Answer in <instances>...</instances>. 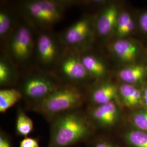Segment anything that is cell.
I'll return each instance as SVG.
<instances>
[{
  "label": "cell",
  "instance_id": "1",
  "mask_svg": "<svg viewBox=\"0 0 147 147\" xmlns=\"http://www.w3.org/2000/svg\"><path fill=\"white\" fill-rule=\"evenodd\" d=\"M93 125L87 116L76 110L64 112L52 119L48 147H68L91 135Z\"/></svg>",
  "mask_w": 147,
  "mask_h": 147
},
{
  "label": "cell",
  "instance_id": "2",
  "mask_svg": "<svg viewBox=\"0 0 147 147\" xmlns=\"http://www.w3.org/2000/svg\"><path fill=\"white\" fill-rule=\"evenodd\" d=\"M86 95L81 86L64 84L40 101L33 104L34 111L53 119L60 114L76 110Z\"/></svg>",
  "mask_w": 147,
  "mask_h": 147
},
{
  "label": "cell",
  "instance_id": "3",
  "mask_svg": "<svg viewBox=\"0 0 147 147\" xmlns=\"http://www.w3.org/2000/svg\"><path fill=\"white\" fill-rule=\"evenodd\" d=\"M75 2L71 1L30 0L20 3V10L30 26L50 28L59 21L64 11Z\"/></svg>",
  "mask_w": 147,
  "mask_h": 147
},
{
  "label": "cell",
  "instance_id": "4",
  "mask_svg": "<svg viewBox=\"0 0 147 147\" xmlns=\"http://www.w3.org/2000/svg\"><path fill=\"white\" fill-rule=\"evenodd\" d=\"M63 84L54 74L45 70H39L27 75L18 89L23 98L34 104Z\"/></svg>",
  "mask_w": 147,
  "mask_h": 147
},
{
  "label": "cell",
  "instance_id": "5",
  "mask_svg": "<svg viewBox=\"0 0 147 147\" xmlns=\"http://www.w3.org/2000/svg\"><path fill=\"white\" fill-rule=\"evenodd\" d=\"M53 72L66 84L82 86L92 80L84 68L80 52L70 47H65Z\"/></svg>",
  "mask_w": 147,
  "mask_h": 147
},
{
  "label": "cell",
  "instance_id": "6",
  "mask_svg": "<svg viewBox=\"0 0 147 147\" xmlns=\"http://www.w3.org/2000/svg\"><path fill=\"white\" fill-rule=\"evenodd\" d=\"M95 19L84 15L64 30L59 36L64 46L80 52L89 49L95 33Z\"/></svg>",
  "mask_w": 147,
  "mask_h": 147
},
{
  "label": "cell",
  "instance_id": "7",
  "mask_svg": "<svg viewBox=\"0 0 147 147\" xmlns=\"http://www.w3.org/2000/svg\"><path fill=\"white\" fill-rule=\"evenodd\" d=\"M29 26L28 24L18 26L7 40L6 52L16 64L27 61L34 50L36 41Z\"/></svg>",
  "mask_w": 147,
  "mask_h": 147
},
{
  "label": "cell",
  "instance_id": "8",
  "mask_svg": "<svg viewBox=\"0 0 147 147\" xmlns=\"http://www.w3.org/2000/svg\"><path fill=\"white\" fill-rule=\"evenodd\" d=\"M65 47L59 37L50 32H41L35 42L37 61L45 70L53 71Z\"/></svg>",
  "mask_w": 147,
  "mask_h": 147
},
{
  "label": "cell",
  "instance_id": "9",
  "mask_svg": "<svg viewBox=\"0 0 147 147\" xmlns=\"http://www.w3.org/2000/svg\"><path fill=\"white\" fill-rule=\"evenodd\" d=\"M87 116L93 126L110 128L115 126L120 121L121 109L118 102L113 101L105 104L92 106Z\"/></svg>",
  "mask_w": 147,
  "mask_h": 147
},
{
  "label": "cell",
  "instance_id": "10",
  "mask_svg": "<svg viewBox=\"0 0 147 147\" xmlns=\"http://www.w3.org/2000/svg\"><path fill=\"white\" fill-rule=\"evenodd\" d=\"M121 11L115 3L105 5L95 19V30L100 37H109L114 34Z\"/></svg>",
  "mask_w": 147,
  "mask_h": 147
},
{
  "label": "cell",
  "instance_id": "11",
  "mask_svg": "<svg viewBox=\"0 0 147 147\" xmlns=\"http://www.w3.org/2000/svg\"><path fill=\"white\" fill-rule=\"evenodd\" d=\"M110 50L117 60L126 65L135 62L141 53L136 43L126 38L116 39L111 44Z\"/></svg>",
  "mask_w": 147,
  "mask_h": 147
},
{
  "label": "cell",
  "instance_id": "12",
  "mask_svg": "<svg viewBox=\"0 0 147 147\" xmlns=\"http://www.w3.org/2000/svg\"><path fill=\"white\" fill-rule=\"evenodd\" d=\"M118 85L110 81H102L92 87L89 100L92 106L102 105L113 101L118 102Z\"/></svg>",
  "mask_w": 147,
  "mask_h": 147
},
{
  "label": "cell",
  "instance_id": "13",
  "mask_svg": "<svg viewBox=\"0 0 147 147\" xmlns=\"http://www.w3.org/2000/svg\"><path fill=\"white\" fill-rule=\"evenodd\" d=\"M81 58L87 73L92 79L102 81L106 78L108 68L99 56L89 52V49L80 52Z\"/></svg>",
  "mask_w": 147,
  "mask_h": 147
},
{
  "label": "cell",
  "instance_id": "14",
  "mask_svg": "<svg viewBox=\"0 0 147 147\" xmlns=\"http://www.w3.org/2000/svg\"><path fill=\"white\" fill-rule=\"evenodd\" d=\"M118 87V102L121 105L135 110L144 107L143 90L135 85L122 83Z\"/></svg>",
  "mask_w": 147,
  "mask_h": 147
},
{
  "label": "cell",
  "instance_id": "15",
  "mask_svg": "<svg viewBox=\"0 0 147 147\" xmlns=\"http://www.w3.org/2000/svg\"><path fill=\"white\" fill-rule=\"evenodd\" d=\"M16 63L6 51L0 57V86L3 88H11L17 84L20 75Z\"/></svg>",
  "mask_w": 147,
  "mask_h": 147
},
{
  "label": "cell",
  "instance_id": "16",
  "mask_svg": "<svg viewBox=\"0 0 147 147\" xmlns=\"http://www.w3.org/2000/svg\"><path fill=\"white\" fill-rule=\"evenodd\" d=\"M147 75L146 67L141 64L125 65L116 71V76L122 84L132 85L142 83Z\"/></svg>",
  "mask_w": 147,
  "mask_h": 147
},
{
  "label": "cell",
  "instance_id": "17",
  "mask_svg": "<svg viewBox=\"0 0 147 147\" xmlns=\"http://www.w3.org/2000/svg\"><path fill=\"white\" fill-rule=\"evenodd\" d=\"M16 15L13 11L7 7H1L0 11V38L7 40L16 29Z\"/></svg>",
  "mask_w": 147,
  "mask_h": 147
},
{
  "label": "cell",
  "instance_id": "18",
  "mask_svg": "<svg viewBox=\"0 0 147 147\" xmlns=\"http://www.w3.org/2000/svg\"><path fill=\"white\" fill-rule=\"evenodd\" d=\"M23 98L21 92L13 87L5 88L0 90V112L7 111Z\"/></svg>",
  "mask_w": 147,
  "mask_h": 147
},
{
  "label": "cell",
  "instance_id": "19",
  "mask_svg": "<svg viewBox=\"0 0 147 147\" xmlns=\"http://www.w3.org/2000/svg\"><path fill=\"white\" fill-rule=\"evenodd\" d=\"M135 24L128 12L121 11L117 24L115 35L117 39L126 38L135 29Z\"/></svg>",
  "mask_w": 147,
  "mask_h": 147
},
{
  "label": "cell",
  "instance_id": "20",
  "mask_svg": "<svg viewBox=\"0 0 147 147\" xmlns=\"http://www.w3.org/2000/svg\"><path fill=\"white\" fill-rule=\"evenodd\" d=\"M123 139L129 147H147V131L132 127L124 132Z\"/></svg>",
  "mask_w": 147,
  "mask_h": 147
},
{
  "label": "cell",
  "instance_id": "21",
  "mask_svg": "<svg viewBox=\"0 0 147 147\" xmlns=\"http://www.w3.org/2000/svg\"><path fill=\"white\" fill-rule=\"evenodd\" d=\"M16 133L22 136H27L33 130V122L26 113L19 109L16 118Z\"/></svg>",
  "mask_w": 147,
  "mask_h": 147
},
{
  "label": "cell",
  "instance_id": "22",
  "mask_svg": "<svg viewBox=\"0 0 147 147\" xmlns=\"http://www.w3.org/2000/svg\"><path fill=\"white\" fill-rule=\"evenodd\" d=\"M133 127L147 131V109L143 107L134 111L130 116Z\"/></svg>",
  "mask_w": 147,
  "mask_h": 147
},
{
  "label": "cell",
  "instance_id": "23",
  "mask_svg": "<svg viewBox=\"0 0 147 147\" xmlns=\"http://www.w3.org/2000/svg\"><path fill=\"white\" fill-rule=\"evenodd\" d=\"M19 147H39L37 140L31 137L24 138L20 143Z\"/></svg>",
  "mask_w": 147,
  "mask_h": 147
},
{
  "label": "cell",
  "instance_id": "24",
  "mask_svg": "<svg viewBox=\"0 0 147 147\" xmlns=\"http://www.w3.org/2000/svg\"><path fill=\"white\" fill-rule=\"evenodd\" d=\"M139 25L142 31L147 33V11L142 13L140 16Z\"/></svg>",
  "mask_w": 147,
  "mask_h": 147
},
{
  "label": "cell",
  "instance_id": "25",
  "mask_svg": "<svg viewBox=\"0 0 147 147\" xmlns=\"http://www.w3.org/2000/svg\"><path fill=\"white\" fill-rule=\"evenodd\" d=\"M0 147H12L10 140L3 132L0 135Z\"/></svg>",
  "mask_w": 147,
  "mask_h": 147
},
{
  "label": "cell",
  "instance_id": "26",
  "mask_svg": "<svg viewBox=\"0 0 147 147\" xmlns=\"http://www.w3.org/2000/svg\"><path fill=\"white\" fill-rule=\"evenodd\" d=\"M94 147H118L115 144L111 143V142L107 141H105V140H102V141H99L98 142H96L95 144Z\"/></svg>",
  "mask_w": 147,
  "mask_h": 147
},
{
  "label": "cell",
  "instance_id": "27",
  "mask_svg": "<svg viewBox=\"0 0 147 147\" xmlns=\"http://www.w3.org/2000/svg\"><path fill=\"white\" fill-rule=\"evenodd\" d=\"M143 105L144 107L147 109V84L145 88L143 90Z\"/></svg>",
  "mask_w": 147,
  "mask_h": 147
}]
</instances>
